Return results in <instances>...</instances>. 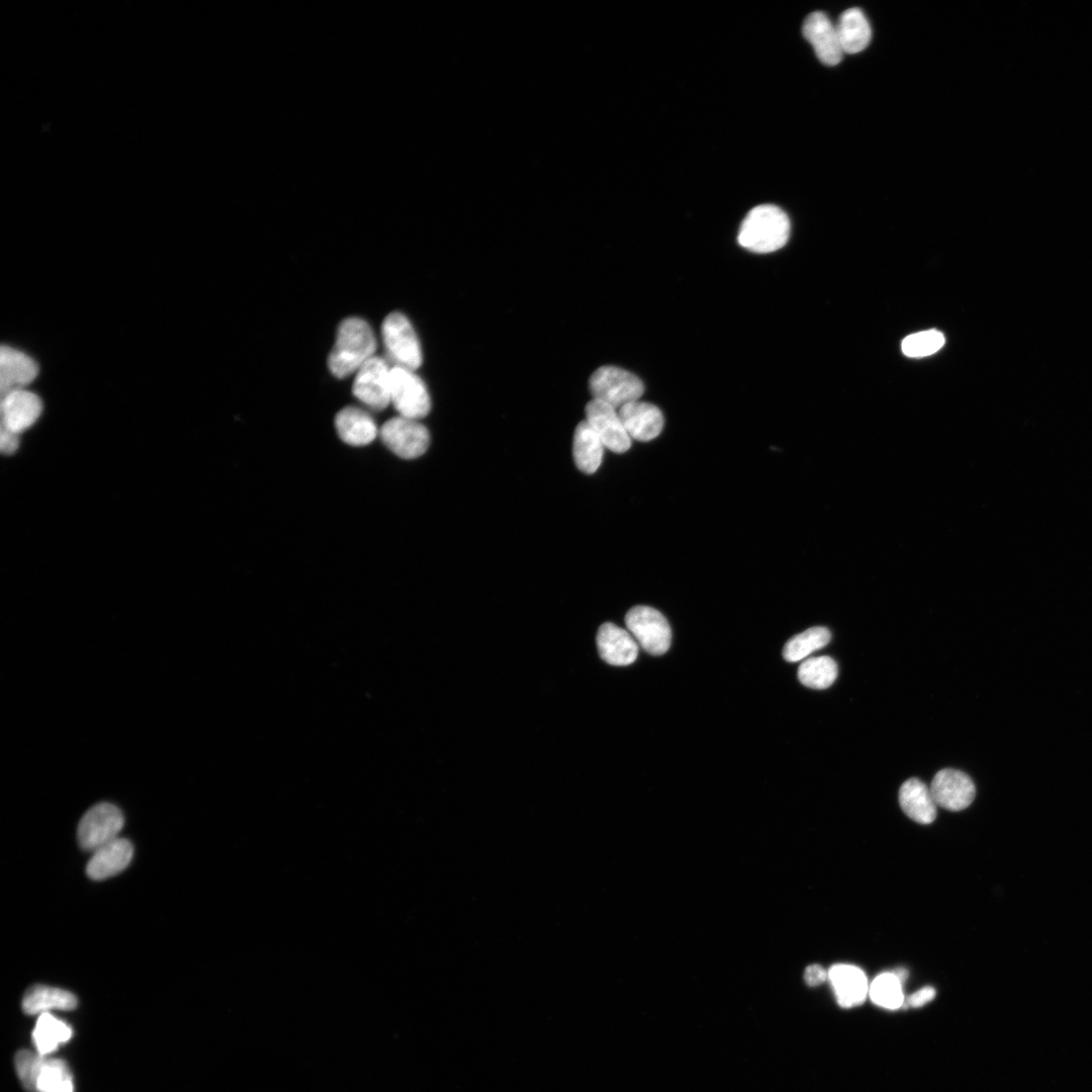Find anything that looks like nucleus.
<instances>
[{
    "label": "nucleus",
    "mask_w": 1092,
    "mask_h": 1092,
    "mask_svg": "<svg viewBox=\"0 0 1092 1092\" xmlns=\"http://www.w3.org/2000/svg\"><path fill=\"white\" fill-rule=\"evenodd\" d=\"M376 338L368 323L360 317L341 322L336 342L328 357V367L337 378L351 375L374 355Z\"/></svg>",
    "instance_id": "obj_1"
},
{
    "label": "nucleus",
    "mask_w": 1092,
    "mask_h": 1092,
    "mask_svg": "<svg viewBox=\"0 0 1092 1092\" xmlns=\"http://www.w3.org/2000/svg\"><path fill=\"white\" fill-rule=\"evenodd\" d=\"M786 212L774 204L753 207L742 220L738 244L755 253H770L784 247L790 236Z\"/></svg>",
    "instance_id": "obj_2"
},
{
    "label": "nucleus",
    "mask_w": 1092,
    "mask_h": 1092,
    "mask_svg": "<svg viewBox=\"0 0 1092 1092\" xmlns=\"http://www.w3.org/2000/svg\"><path fill=\"white\" fill-rule=\"evenodd\" d=\"M588 387L594 399L606 402L618 410L624 404L638 400L644 392V385L635 374L609 365L601 366L593 372Z\"/></svg>",
    "instance_id": "obj_3"
},
{
    "label": "nucleus",
    "mask_w": 1092,
    "mask_h": 1092,
    "mask_svg": "<svg viewBox=\"0 0 1092 1092\" xmlns=\"http://www.w3.org/2000/svg\"><path fill=\"white\" fill-rule=\"evenodd\" d=\"M381 335L387 356L394 366L411 370L421 366V345L411 322L403 313L393 311L386 315L381 325Z\"/></svg>",
    "instance_id": "obj_4"
},
{
    "label": "nucleus",
    "mask_w": 1092,
    "mask_h": 1092,
    "mask_svg": "<svg viewBox=\"0 0 1092 1092\" xmlns=\"http://www.w3.org/2000/svg\"><path fill=\"white\" fill-rule=\"evenodd\" d=\"M629 633L648 653H665L671 642V630L665 617L647 606H635L625 616Z\"/></svg>",
    "instance_id": "obj_5"
},
{
    "label": "nucleus",
    "mask_w": 1092,
    "mask_h": 1092,
    "mask_svg": "<svg viewBox=\"0 0 1092 1092\" xmlns=\"http://www.w3.org/2000/svg\"><path fill=\"white\" fill-rule=\"evenodd\" d=\"M390 403L399 416L420 420L431 408V399L424 381L414 370L393 366L390 371Z\"/></svg>",
    "instance_id": "obj_6"
},
{
    "label": "nucleus",
    "mask_w": 1092,
    "mask_h": 1092,
    "mask_svg": "<svg viewBox=\"0 0 1092 1092\" xmlns=\"http://www.w3.org/2000/svg\"><path fill=\"white\" fill-rule=\"evenodd\" d=\"M123 823V815L119 808L110 803L96 804L83 815L79 822L77 829L79 845L84 850L93 852L117 838Z\"/></svg>",
    "instance_id": "obj_7"
},
{
    "label": "nucleus",
    "mask_w": 1092,
    "mask_h": 1092,
    "mask_svg": "<svg viewBox=\"0 0 1092 1092\" xmlns=\"http://www.w3.org/2000/svg\"><path fill=\"white\" fill-rule=\"evenodd\" d=\"M379 436L382 443L402 459L420 457L430 444L429 431L423 424L399 415L381 426Z\"/></svg>",
    "instance_id": "obj_8"
},
{
    "label": "nucleus",
    "mask_w": 1092,
    "mask_h": 1092,
    "mask_svg": "<svg viewBox=\"0 0 1092 1092\" xmlns=\"http://www.w3.org/2000/svg\"><path fill=\"white\" fill-rule=\"evenodd\" d=\"M390 371L384 359L370 358L356 372L354 396L372 410H384L390 403Z\"/></svg>",
    "instance_id": "obj_9"
},
{
    "label": "nucleus",
    "mask_w": 1092,
    "mask_h": 1092,
    "mask_svg": "<svg viewBox=\"0 0 1092 1092\" xmlns=\"http://www.w3.org/2000/svg\"><path fill=\"white\" fill-rule=\"evenodd\" d=\"M585 421L609 450L624 453L630 448L631 438L617 408L593 398L585 405Z\"/></svg>",
    "instance_id": "obj_10"
},
{
    "label": "nucleus",
    "mask_w": 1092,
    "mask_h": 1092,
    "mask_svg": "<svg viewBox=\"0 0 1092 1092\" xmlns=\"http://www.w3.org/2000/svg\"><path fill=\"white\" fill-rule=\"evenodd\" d=\"M930 793L936 806L950 811H960L973 802L976 789L971 778L965 772L944 768L934 776Z\"/></svg>",
    "instance_id": "obj_11"
},
{
    "label": "nucleus",
    "mask_w": 1092,
    "mask_h": 1092,
    "mask_svg": "<svg viewBox=\"0 0 1092 1092\" xmlns=\"http://www.w3.org/2000/svg\"><path fill=\"white\" fill-rule=\"evenodd\" d=\"M802 32L822 64L835 66L841 62L844 53L836 25L825 13L821 11L810 13L803 22Z\"/></svg>",
    "instance_id": "obj_12"
},
{
    "label": "nucleus",
    "mask_w": 1092,
    "mask_h": 1092,
    "mask_svg": "<svg viewBox=\"0 0 1092 1092\" xmlns=\"http://www.w3.org/2000/svg\"><path fill=\"white\" fill-rule=\"evenodd\" d=\"M42 402L33 392L17 388L2 395L1 427L20 435L40 417Z\"/></svg>",
    "instance_id": "obj_13"
},
{
    "label": "nucleus",
    "mask_w": 1092,
    "mask_h": 1092,
    "mask_svg": "<svg viewBox=\"0 0 1092 1092\" xmlns=\"http://www.w3.org/2000/svg\"><path fill=\"white\" fill-rule=\"evenodd\" d=\"M621 421L631 439L646 442L656 438L663 428V416L654 404L635 400L618 410Z\"/></svg>",
    "instance_id": "obj_14"
},
{
    "label": "nucleus",
    "mask_w": 1092,
    "mask_h": 1092,
    "mask_svg": "<svg viewBox=\"0 0 1092 1092\" xmlns=\"http://www.w3.org/2000/svg\"><path fill=\"white\" fill-rule=\"evenodd\" d=\"M597 646L601 658L617 666L633 663L639 650L638 643L628 631L610 622L599 628Z\"/></svg>",
    "instance_id": "obj_15"
},
{
    "label": "nucleus",
    "mask_w": 1092,
    "mask_h": 1092,
    "mask_svg": "<svg viewBox=\"0 0 1092 1092\" xmlns=\"http://www.w3.org/2000/svg\"><path fill=\"white\" fill-rule=\"evenodd\" d=\"M133 847L129 840L117 837L92 852L86 874L92 880H104L123 871L130 862Z\"/></svg>",
    "instance_id": "obj_16"
},
{
    "label": "nucleus",
    "mask_w": 1092,
    "mask_h": 1092,
    "mask_svg": "<svg viewBox=\"0 0 1092 1092\" xmlns=\"http://www.w3.org/2000/svg\"><path fill=\"white\" fill-rule=\"evenodd\" d=\"M38 374L37 363L27 354L10 346L0 349V389L1 395L24 388Z\"/></svg>",
    "instance_id": "obj_17"
},
{
    "label": "nucleus",
    "mask_w": 1092,
    "mask_h": 1092,
    "mask_svg": "<svg viewBox=\"0 0 1092 1092\" xmlns=\"http://www.w3.org/2000/svg\"><path fill=\"white\" fill-rule=\"evenodd\" d=\"M828 979L838 1004L850 1008L861 1004L869 992L866 974L852 965L838 964L829 969Z\"/></svg>",
    "instance_id": "obj_18"
},
{
    "label": "nucleus",
    "mask_w": 1092,
    "mask_h": 1092,
    "mask_svg": "<svg viewBox=\"0 0 1092 1092\" xmlns=\"http://www.w3.org/2000/svg\"><path fill=\"white\" fill-rule=\"evenodd\" d=\"M335 428L341 440L351 446L368 445L379 434L373 418L364 410L353 405L338 412Z\"/></svg>",
    "instance_id": "obj_19"
},
{
    "label": "nucleus",
    "mask_w": 1092,
    "mask_h": 1092,
    "mask_svg": "<svg viewBox=\"0 0 1092 1092\" xmlns=\"http://www.w3.org/2000/svg\"><path fill=\"white\" fill-rule=\"evenodd\" d=\"M899 802L904 813L917 823L929 824L936 817L930 789L918 779H909L901 786Z\"/></svg>",
    "instance_id": "obj_20"
},
{
    "label": "nucleus",
    "mask_w": 1092,
    "mask_h": 1092,
    "mask_svg": "<svg viewBox=\"0 0 1092 1092\" xmlns=\"http://www.w3.org/2000/svg\"><path fill=\"white\" fill-rule=\"evenodd\" d=\"M605 445L600 437L583 420L574 430L572 455L576 467L583 473L592 474L600 467Z\"/></svg>",
    "instance_id": "obj_21"
},
{
    "label": "nucleus",
    "mask_w": 1092,
    "mask_h": 1092,
    "mask_svg": "<svg viewBox=\"0 0 1092 1092\" xmlns=\"http://www.w3.org/2000/svg\"><path fill=\"white\" fill-rule=\"evenodd\" d=\"M836 29L844 54L863 51L872 38L870 23L863 12L856 7L845 10L839 16Z\"/></svg>",
    "instance_id": "obj_22"
},
{
    "label": "nucleus",
    "mask_w": 1092,
    "mask_h": 1092,
    "mask_svg": "<svg viewBox=\"0 0 1092 1092\" xmlns=\"http://www.w3.org/2000/svg\"><path fill=\"white\" fill-rule=\"evenodd\" d=\"M76 996L66 990L35 985L29 988L22 1000V1008L25 1013H46L52 1009L72 1010L77 1006Z\"/></svg>",
    "instance_id": "obj_23"
},
{
    "label": "nucleus",
    "mask_w": 1092,
    "mask_h": 1092,
    "mask_svg": "<svg viewBox=\"0 0 1092 1092\" xmlns=\"http://www.w3.org/2000/svg\"><path fill=\"white\" fill-rule=\"evenodd\" d=\"M71 1036V1027L49 1012L40 1014L32 1033L36 1051L41 1056L54 1052Z\"/></svg>",
    "instance_id": "obj_24"
},
{
    "label": "nucleus",
    "mask_w": 1092,
    "mask_h": 1092,
    "mask_svg": "<svg viewBox=\"0 0 1092 1092\" xmlns=\"http://www.w3.org/2000/svg\"><path fill=\"white\" fill-rule=\"evenodd\" d=\"M831 639L830 631L825 627H812L792 637L784 646L783 656L789 662L806 658L812 652L824 647Z\"/></svg>",
    "instance_id": "obj_25"
},
{
    "label": "nucleus",
    "mask_w": 1092,
    "mask_h": 1092,
    "mask_svg": "<svg viewBox=\"0 0 1092 1092\" xmlns=\"http://www.w3.org/2000/svg\"><path fill=\"white\" fill-rule=\"evenodd\" d=\"M837 664L830 656L810 657L798 668V678L806 687L823 690L837 677Z\"/></svg>",
    "instance_id": "obj_26"
},
{
    "label": "nucleus",
    "mask_w": 1092,
    "mask_h": 1092,
    "mask_svg": "<svg viewBox=\"0 0 1092 1092\" xmlns=\"http://www.w3.org/2000/svg\"><path fill=\"white\" fill-rule=\"evenodd\" d=\"M869 993L874 1003L887 1009H898L904 1002L902 984L893 973L879 975L871 984Z\"/></svg>",
    "instance_id": "obj_27"
},
{
    "label": "nucleus",
    "mask_w": 1092,
    "mask_h": 1092,
    "mask_svg": "<svg viewBox=\"0 0 1092 1092\" xmlns=\"http://www.w3.org/2000/svg\"><path fill=\"white\" fill-rule=\"evenodd\" d=\"M945 339L941 332L931 329L907 336L901 344L904 355L912 358H921L936 353L944 345Z\"/></svg>",
    "instance_id": "obj_28"
},
{
    "label": "nucleus",
    "mask_w": 1092,
    "mask_h": 1092,
    "mask_svg": "<svg viewBox=\"0 0 1092 1092\" xmlns=\"http://www.w3.org/2000/svg\"><path fill=\"white\" fill-rule=\"evenodd\" d=\"M70 1086H73V1081L66 1063L57 1059H44L35 1091L51 1092Z\"/></svg>",
    "instance_id": "obj_29"
},
{
    "label": "nucleus",
    "mask_w": 1092,
    "mask_h": 1092,
    "mask_svg": "<svg viewBox=\"0 0 1092 1092\" xmlns=\"http://www.w3.org/2000/svg\"><path fill=\"white\" fill-rule=\"evenodd\" d=\"M43 1062V1056L38 1053L20 1051L16 1054V1072L21 1084L26 1090H36V1082Z\"/></svg>",
    "instance_id": "obj_30"
},
{
    "label": "nucleus",
    "mask_w": 1092,
    "mask_h": 1092,
    "mask_svg": "<svg viewBox=\"0 0 1092 1092\" xmlns=\"http://www.w3.org/2000/svg\"><path fill=\"white\" fill-rule=\"evenodd\" d=\"M19 446V435L1 427L0 449L3 454L14 453Z\"/></svg>",
    "instance_id": "obj_31"
},
{
    "label": "nucleus",
    "mask_w": 1092,
    "mask_h": 1092,
    "mask_svg": "<svg viewBox=\"0 0 1092 1092\" xmlns=\"http://www.w3.org/2000/svg\"><path fill=\"white\" fill-rule=\"evenodd\" d=\"M934 996L935 990L930 986H926L910 995L907 999V1005L915 1008L921 1007L930 1002Z\"/></svg>",
    "instance_id": "obj_32"
},
{
    "label": "nucleus",
    "mask_w": 1092,
    "mask_h": 1092,
    "mask_svg": "<svg viewBox=\"0 0 1092 1092\" xmlns=\"http://www.w3.org/2000/svg\"><path fill=\"white\" fill-rule=\"evenodd\" d=\"M827 976L828 974H826L825 970L818 965L810 966L805 972V980L810 986H816L823 983Z\"/></svg>",
    "instance_id": "obj_33"
},
{
    "label": "nucleus",
    "mask_w": 1092,
    "mask_h": 1092,
    "mask_svg": "<svg viewBox=\"0 0 1092 1092\" xmlns=\"http://www.w3.org/2000/svg\"><path fill=\"white\" fill-rule=\"evenodd\" d=\"M892 973L898 978L901 984H903L908 977V972L906 969H897Z\"/></svg>",
    "instance_id": "obj_34"
},
{
    "label": "nucleus",
    "mask_w": 1092,
    "mask_h": 1092,
    "mask_svg": "<svg viewBox=\"0 0 1092 1092\" xmlns=\"http://www.w3.org/2000/svg\"><path fill=\"white\" fill-rule=\"evenodd\" d=\"M51 1092H73V1086H72V1087H67V1088H63V1089H59V1090H55V1091H51Z\"/></svg>",
    "instance_id": "obj_35"
}]
</instances>
